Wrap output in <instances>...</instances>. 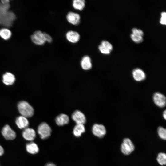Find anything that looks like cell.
Returning <instances> with one entry per match:
<instances>
[{"label":"cell","instance_id":"6da1fadb","mask_svg":"<svg viewBox=\"0 0 166 166\" xmlns=\"http://www.w3.org/2000/svg\"><path fill=\"white\" fill-rule=\"evenodd\" d=\"M18 108L21 116L27 118L31 117L34 114L33 108L25 101L19 102L18 104Z\"/></svg>","mask_w":166,"mask_h":166},{"label":"cell","instance_id":"7a4b0ae2","mask_svg":"<svg viewBox=\"0 0 166 166\" xmlns=\"http://www.w3.org/2000/svg\"><path fill=\"white\" fill-rule=\"evenodd\" d=\"M37 131L41 138L45 139L47 138L50 136L51 129L47 123L42 122L39 125Z\"/></svg>","mask_w":166,"mask_h":166},{"label":"cell","instance_id":"3957f363","mask_svg":"<svg viewBox=\"0 0 166 166\" xmlns=\"http://www.w3.org/2000/svg\"><path fill=\"white\" fill-rule=\"evenodd\" d=\"M15 18V14L13 12L8 11L5 15L0 18V25L7 27H10Z\"/></svg>","mask_w":166,"mask_h":166},{"label":"cell","instance_id":"277c9868","mask_svg":"<svg viewBox=\"0 0 166 166\" xmlns=\"http://www.w3.org/2000/svg\"><path fill=\"white\" fill-rule=\"evenodd\" d=\"M134 146L130 139L126 138L123 140L121 146V150L124 154H130L134 150Z\"/></svg>","mask_w":166,"mask_h":166},{"label":"cell","instance_id":"5b68a950","mask_svg":"<svg viewBox=\"0 0 166 166\" xmlns=\"http://www.w3.org/2000/svg\"><path fill=\"white\" fill-rule=\"evenodd\" d=\"M31 38L32 42L37 45H42L46 42L44 33L40 30L36 31L34 32Z\"/></svg>","mask_w":166,"mask_h":166},{"label":"cell","instance_id":"8992f818","mask_svg":"<svg viewBox=\"0 0 166 166\" xmlns=\"http://www.w3.org/2000/svg\"><path fill=\"white\" fill-rule=\"evenodd\" d=\"M1 132L4 138L8 140H12L14 139L16 134L9 125H6L2 128Z\"/></svg>","mask_w":166,"mask_h":166},{"label":"cell","instance_id":"52a82bcc","mask_svg":"<svg viewBox=\"0 0 166 166\" xmlns=\"http://www.w3.org/2000/svg\"><path fill=\"white\" fill-rule=\"evenodd\" d=\"M66 19L70 24L74 25H77L80 23L81 16L80 14L77 13L69 11L66 15Z\"/></svg>","mask_w":166,"mask_h":166},{"label":"cell","instance_id":"ba28073f","mask_svg":"<svg viewBox=\"0 0 166 166\" xmlns=\"http://www.w3.org/2000/svg\"><path fill=\"white\" fill-rule=\"evenodd\" d=\"M92 131L94 135L99 138L103 137L106 133L105 127L101 124H95L93 125Z\"/></svg>","mask_w":166,"mask_h":166},{"label":"cell","instance_id":"9c48e42d","mask_svg":"<svg viewBox=\"0 0 166 166\" xmlns=\"http://www.w3.org/2000/svg\"><path fill=\"white\" fill-rule=\"evenodd\" d=\"M100 52L103 54H108L110 53L113 49L111 44L106 40H103L98 46Z\"/></svg>","mask_w":166,"mask_h":166},{"label":"cell","instance_id":"30bf717a","mask_svg":"<svg viewBox=\"0 0 166 166\" xmlns=\"http://www.w3.org/2000/svg\"><path fill=\"white\" fill-rule=\"evenodd\" d=\"M153 99L154 103L158 106L163 107L165 106L166 98L162 93L159 92L155 93L153 96Z\"/></svg>","mask_w":166,"mask_h":166},{"label":"cell","instance_id":"8fae6325","mask_svg":"<svg viewBox=\"0 0 166 166\" xmlns=\"http://www.w3.org/2000/svg\"><path fill=\"white\" fill-rule=\"evenodd\" d=\"M72 119L77 124H84L86 121V118L84 114L81 111H75L72 115Z\"/></svg>","mask_w":166,"mask_h":166},{"label":"cell","instance_id":"7c38bea8","mask_svg":"<svg viewBox=\"0 0 166 166\" xmlns=\"http://www.w3.org/2000/svg\"><path fill=\"white\" fill-rule=\"evenodd\" d=\"M67 40L72 43H76L79 42L80 36L77 32L73 30H69L65 34Z\"/></svg>","mask_w":166,"mask_h":166},{"label":"cell","instance_id":"4fadbf2b","mask_svg":"<svg viewBox=\"0 0 166 166\" xmlns=\"http://www.w3.org/2000/svg\"><path fill=\"white\" fill-rule=\"evenodd\" d=\"M22 134L23 137L25 140L29 141L33 140L36 136L34 130L32 128H25Z\"/></svg>","mask_w":166,"mask_h":166},{"label":"cell","instance_id":"5bb4252c","mask_svg":"<svg viewBox=\"0 0 166 166\" xmlns=\"http://www.w3.org/2000/svg\"><path fill=\"white\" fill-rule=\"evenodd\" d=\"M132 75L134 80L138 81H143L146 77L145 73L140 68L134 69L132 71Z\"/></svg>","mask_w":166,"mask_h":166},{"label":"cell","instance_id":"9a60e30c","mask_svg":"<svg viewBox=\"0 0 166 166\" xmlns=\"http://www.w3.org/2000/svg\"><path fill=\"white\" fill-rule=\"evenodd\" d=\"M80 64L82 68L85 70H88L92 68L91 59L88 55L83 56L81 61Z\"/></svg>","mask_w":166,"mask_h":166},{"label":"cell","instance_id":"2e32d148","mask_svg":"<svg viewBox=\"0 0 166 166\" xmlns=\"http://www.w3.org/2000/svg\"><path fill=\"white\" fill-rule=\"evenodd\" d=\"M15 123L18 127L21 129L26 128L29 124L27 118L22 116H19L16 118Z\"/></svg>","mask_w":166,"mask_h":166},{"label":"cell","instance_id":"e0dca14e","mask_svg":"<svg viewBox=\"0 0 166 166\" xmlns=\"http://www.w3.org/2000/svg\"><path fill=\"white\" fill-rule=\"evenodd\" d=\"M15 80L14 76L10 72H6L2 76V81L7 85H11L14 84Z\"/></svg>","mask_w":166,"mask_h":166},{"label":"cell","instance_id":"ac0fdd59","mask_svg":"<svg viewBox=\"0 0 166 166\" xmlns=\"http://www.w3.org/2000/svg\"><path fill=\"white\" fill-rule=\"evenodd\" d=\"M69 118L68 115L61 114L57 116L55 118V122L59 126H63L68 124L69 122Z\"/></svg>","mask_w":166,"mask_h":166},{"label":"cell","instance_id":"d6986e66","mask_svg":"<svg viewBox=\"0 0 166 166\" xmlns=\"http://www.w3.org/2000/svg\"><path fill=\"white\" fill-rule=\"evenodd\" d=\"M26 149L27 152L32 154L38 153L39 150L37 145L33 142H31L26 144Z\"/></svg>","mask_w":166,"mask_h":166},{"label":"cell","instance_id":"ffe728a7","mask_svg":"<svg viewBox=\"0 0 166 166\" xmlns=\"http://www.w3.org/2000/svg\"><path fill=\"white\" fill-rule=\"evenodd\" d=\"M85 131V128L84 124H77L75 126L73 129V132L74 135L76 137H79Z\"/></svg>","mask_w":166,"mask_h":166},{"label":"cell","instance_id":"44dd1931","mask_svg":"<svg viewBox=\"0 0 166 166\" xmlns=\"http://www.w3.org/2000/svg\"><path fill=\"white\" fill-rule=\"evenodd\" d=\"M85 1L84 0H74L72 2V5L75 9L81 11L85 8Z\"/></svg>","mask_w":166,"mask_h":166},{"label":"cell","instance_id":"7402d4cb","mask_svg":"<svg viewBox=\"0 0 166 166\" xmlns=\"http://www.w3.org/2000/svg\"><path fill=\"white\" fill-rule=\"evenodd\" d=\"M11 35V32L8 29L2 28L0 30V36L3 39H9Z\"/></svg>","mask_w":166,"mask_h":166},{"label":"cell","instance_id":"603a6c76","mask_svg":"<svg viewBox=\"0 0 166 166\" xmlns=\"http://www.w3.org/2000/svg\"><path fill=\"white\" fill-rule=\"evenodd\" d=\"M158 163L161 165H165L166 164V155L163 152L159 153L157 157Z\"/></svg>","mask_w":166,"mask_h":166},{"label":"cell","instance_id":"cb8c5ba5","mask_svg":"<svg viewBox=\"0 0 166 166\" xmlns=\"http://www.w3.org/2000/svg\"><path fill=\"white\" fill-rule=\"evenodd\" d=\"M157 132L160 138L163 140H166V130L165 128L162 127H160L158 128Z\"/></svg>","mask_w":166,"mask_h":166},{"label":"cell","instance_id":"d4e9b609","mask_svg":"<svg viewBox=\"0 0 166 166\" xmlns=\"http://www.w3.org/2000/svg\"><path fill=\"white\" fill-rule=\"evenodd\" d=\"M130 37L134 42L136 43L141 42L143 40L142 36L136 35L132 33L131 34Z\"/></svg>","mask_w":166,"mask_h":166},{"label":"cell","instance_id":"484cf974","mask_svg":"<svg viewBox=\"0 0 166 166\" xmlns=\"http://www.w3.org/2000/svg\"><path fill=\"white\" fill-rule=\"evenodd\" d=\"M132 34L136 35L142 36L144 35L143 31L140 29L134 28L132 29Z\"/></svg>","mask_w":166,"mask_h":166},{"label":"cell","instance_id":"4316f807","mask_svg":"<svg viewBox=\"0 0 166 166\" xmlns=\"http://www.w3.org/2000/svg\"><path fill=\"white\" fill-rule=\"evenodd\" d=\"M166 13L165 11L161 13V17L160 20V23L162 24L166 25Z\"/></svg>","mask_w":166,"mask_h":166},{"label":"cell","instance_id":"83f0119b","mask_svg":"<svg viewBox=\"0 0 166 166\" xmlns=\"http://www.w3.org/2000/svg\"><path fill=\"white\" fill-rule=\"evenodd\" d=\"M46 42L51 43L53 42L52 37L47 33L44 32Z\"/></svg>","mask_w":166,"mask_h":166},{"label":"cell","instance_id":"f1b7e54d","mask_svg":"<svg viewBox=\"0 0 166 166\" xmlns=\"http://www.w3.org/2000/svg\"><path fill=\"white\" fill-rule=\"evenodd\" d=\"M4 152V149L0 145V156L2 155Z\"/></svg>","mask_w":166,"mask_h":166},{"label":"cell","instance_id":"f546056e","mask_svg":"<svg viewBox=\"0 0 166 166\" xmlns=\"http://www.w3.org/2000/svg\"><path fill=\"white\" fill-rule=\"evenodd\" d=\"M45 166H56L55 164L52 163H47Z\"/></svg>","mask_w":166,"mask_h":166},{"label":"cell","instance_id":"4dcf8cb0","mask_svg":"<svg viewBox=\"0 0 166 166\" xmlns=\"http://www.w3.org/2000/svg\"><path fill=\"white\" fill-rule=\"evenodd\" d=\"M1 2V3L2 4H7L9 3V1L7 0H2Z\"/></svg>","mask_w":166,"mask_h":166},{"label":"cell","instance_id":"1f68e13d","mask_svg":"<svg viewBox=\"0 0 166 166\" xmlns=\"http://www.w3.org/2000/svg\"><path fill=\"white\" fill-rule=\"evenodd\" d=\"M163 116L164 118L166 119V110H164L163 113Z\"/></svg>","mask_w":166,"mask_h":166}]
</instances>
